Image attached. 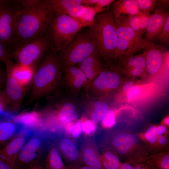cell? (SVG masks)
<instances>
[{
	"mask_svg": "<svg viewBox=\"0 0 169 169\" xmlns=\"http://www.w3.org/2000/svg\"><path fill=\"white\" fill-rule=\"evenodd\" d=\"M6 69L20 85L24 87L32 82L34 69L29 67L13 63L9 59L4 63Z\"/></svg>",
	"mask_w": 169,
	"mask_h": 169,
	"instance_id": "cell-20",
	"label": "cell"
},
{
	"mask_svg": "<svg viewBox=\"0 0 169 169\" xmlns=\"http://www.w3.org/2000/svg\"><path fill=\"white\" fill-rule=\"evenodd\" d=\"M146 50L141 54L128 57L120 58L115 60L109 69L119 72L126 69L140 67L146 69Z\"/></svg>",
	"mask_w": 169,
	"mask_h": 169,
	"instance_id": "cell-24",
	"label": "cell"
},
{
	"mask_svg": "<svg viewBox=\"0 0 169 169\" xmlns=\"http://www.w3.org/2000/svg\"><path fill=\"white\" fill-rule=\"evenodd\" d=\"M127 79L137 80L145 79L148 77L146 69L140 67H132L122 70L119 72Z\"/></svg>",
	"mask_w": 169,
	"mask_h": 169,
	"instance_id": "cell-34",
	"label": "cell"
},
{
	"mask_svg": "<svg viewBox=\"0 0 169 169\" xmlns=\"http://www.w3.org/2000/svg\"><path fill=\"white\" fill-rule=\"evenodd\" d=\"M158 39L166 45L169 43V17L166 21L163 30L160 35Z\"/></svg>",
	"mask_w": 169,
	"mask_h": 169,
	"instance_id": "cell-44",
	"label": "cell"
},
{
	"mask_svg": "<svg viewBox=\"0 0 169 169\" xmlns=\"http://www.w3.org/2000/svg\"><path fill=\"white\" fill-rule=\"evenodd\" d=\"M41 146L40 139L36 137L26 141L19 153L15 165H25L34 162L39 157Z\"/></svg>",
	"mask_w": 169,
	"mask_h": 169,
	"instance_id": "cell-19",
	"label": "cell"
},
{
	"mask_svg": "<svg viewBox=\"0 0 169 169\" xmlns=\"http://www.w3.org/2000/svg\"><path fill=\"white\" fill-rule=\"evenodd\" d=\"M17 130V126L13 121L0 122V143L12 140Z\"/></svg>",
	"mask_w": 169,
	"mask_h": 169,
	"instance_id": "cell-32",
	"label": "cell"
},
{
	"mask_svg": "<svg viewBox=\"0 0 169 169\" xmlns=\"http://www.w3.org/2000/svg\"><path fill=\"white\" fill-rule=\"evenodd\" d=\"M79 119L84 136H94L98 124L90 120L85 113H83Z\"/></svg>",
	"mask_w": 169,
	"mask_h": 169,
	"instance_id": "cell-36",
	"label": "cell"
},
{
	"mask_svg": "<svg viewBox=\"0 0 169 169\" xmlns=\"http://www.w3.org/2000/svg\"><path fill=\"white\" fill-rule=\"evenodd\" d=\"M26 142V138L23 136L13 138L3 150L0 151V158L7 162L12 169H15L18 156Z\"/></svg>",
	"mask_w": 169,
	"mask_h": 169,
	"instance_id": "cell-22",
	"label": "cell"
},
{
	"mask_svg": "<svg viewBox=\"0 0 169 169\" xmlns=\"http://www.w3.org/2000/svg\"><path fill=\"white\" fill-rule=\"evenodd\" d=\"M82 28L74 18L52 10L44 34L57 52L69 44Z\"/></svg>",
	"mask_w": 169,
	"mask_h": 169,
	"instance_id": "cell-4",
	"label": "cell"
},
{
	"mask_svg": "<svg viewBox=\"0 0 169 169\" xmlns=\"http://www.w3.org/2000/svg\"><path fill=\"white\" fill-rule=\"evenodd\" d=\"M52 11L45 0L33 8H18L14 16L13 34L9 45L44 34Z\"/></svg>",
	"mask_w": 169,
	"mask_h": 169,
	"instance_id": "cell-1",
	"label": "cell"
},
{
	"mask_svg": "<svg viewBox=\"0 0 169 169\" xmlns=\"http://www.w3.org/2000/svg\"><path fill=\"white\" fill-rule=\"evenodd\" d=\"M52 10L64 13L74 6L82 4V0H45Z\"/></svg>",
	"mask_w": 169,
	"mask_h": 169,
	"instance_id": "cell-31",
	"label": "cell"
},
{
	"mask_svg": "<svg viewBox=\"0 0 169 169\" xmlns=\"http://www.w3.org/2000/svg\"><path fill=\"white\" fill-rule=\"evenodd\" d=\"M28 169H43L41 167L36 165H32Z\"/></svg>",
	"mask_w": 169,
	"mask_h": 169,
	"instance_id": "cell-54",
	"label": "cell"
},
{
	"mask_svg": "<svg viewBox=\"0 0 169 169\" xmlns=\"http://www.w3.org/2000/svg\"><path fill=\"white\" fill-rule=\"evenodd\" d=\"M79 151L81 165L95 169H103L94 136H84Z\"/></svg>",
	"mask_w": 169,
	"mask_h": 169,
	"instance_id": "cell-15",
	"label": "cell"
},
{
	"mask_svg": "<svg viewBox=\"0 0 169 169\" xmlns=\"http://www.w3.org/2000/svg\"><path fill=\"white\" fill-rule=\"evenodd\" d=\"M61 84L73 97L76 96L82 89L85 91L87 84L86 76L83 71L74 66L61 69Z\"/></svg>",
	"mask_w": 169,
	"mask_h": 169,
	"instance_id": "cell-13",
	"label": "cell"
},
{
	"mask_svg": "<svg viewBox=\"0 0 169 169\" xmlns=\"http://www.w3.org/2000/svg\"><path fill=\"white\" fill-rule=\"evenodd\" d=\"M147 156L139 158L128 162L133 165L136 169H157Z\"/></svg>",
	"mask_w": 169,
	"mask_h": 169,
	"instance_id": "cell-38",
	"label": "cell"
},
{
	"mask_svg": "<svg viewBox=\"0 0 169 169\" xmlns=\"http://www.w3.org/2000/svg\"><path fill=\"white\" fill-rule=\"evenodd\" d=\"M64 126L67 134L72 138L79 137L83 132L81 122L78 119L66 123Z\"/></svg>",
	"mask_w": 169,
	"mask_h": 169,
	"instance_id": "cell-37",
	"label": "cell"
},
{
	"mask_svg": "<svg viewBox=\"0 0 169 169\" xmlns=\"http://www.w3.org/2000/svg\"><path fill=\"white\" fill-rule=\"evenodd\" d=\"M0 169H12L10 165L5 161L0 158Z\"/></svg>",
	"mask_w": 169,
	"mask_h": 169,
	"instance_id": "cell-51",
	"label": "cell"
},
{
	"mask_svg": "<svg viewBox=\"0 0 169 169\" xmlns=\"http://www.w3.org/2000/svg\"><path fill=\"white\" fill-rule=\"evenodd\" d=\"M44 121L48 124L55 122L64 125L72 120L78 119L76 106L72 102L64 101L58 104L54 110L42 111Z\"/></svg>",
	"mask_w": 169,
	"mask_h": 169,
	"instance_id": "cell-14",
	"label": "cell"
},
{
	"mask_svg": "<svg viewBox=\"0 0 169 169\" xmlns=\"http://www.w3.org/2000/svg\"><path fill=\"white\" fill-rule=\"evenodd\" d=\"M169 2V0H157L156 5L166 8L168 7Z\"/></svg>",
	"mask_w": 169,
	"mask_h": 169,
	"instance_id": "cell-50",
	"label": "cell"
},
{
	"mask_svg": "<svg viewBox=\"0 0 169 169\" xmlns=\"http://www.w3.org/2000/svg\"><path fill=\"white\" fill-rule=\"evenodd\" d=\"M138 14L139 16L141 33L143 35L147 28L151 15L149 12H144L141 10Z\"/></svg>",
	"mask_w": 169,
	"mask_h": 169,
	"instance_id": "cell-40",
	"label": "cell"
},
{
	"mask_svg": "<svg viewBox=\"0 0 169 169\" xmlns=\"http://www.w3.org/2000/svg\"><path fill=\"white\" fill-rule=\"evenodd\" d=\"M7 79V74L3 69L0 67V89L5 86Z\"/></svg>",
	"mask_w": 169,
	"mask_h": 169,
	"instance_id": "cell-47",
	"label": "cell"
},
{
	"mask_svg": "<svg viewBox=\"0 0 169 169\" xmlns=\"http://www.w3.org/2000/svg\"><path fill=\"white\" fill-rule=\"evenodd\" d=\"M147 157L157 169H169V151L149 155Z\"/></svg>",
	"mask_w": 169,
	"mask_h": 169,
	"instance_id": "cell-33",
	"label": "cell"
},
{
	"mask_svg": "<svg viewBox=\"0 0 169 169\" xmlns=\"http://www.w3.org/2000/svg\"><path fill=\"white\" fill-rule=\"evenodd\" d=\"M121 74L105 67L93 80L87 98L106 100L113 97L121 85L125 78Z\"/></svg>",
	"mask_w": 169,
	"mask_h": 169,
	"instance_id": "cell-10",
	"label": "cell"
},
{
	"mask_svg": "<svg viewBox=\"0 0 169 169\" xmlns=\"http://www.w3.org/2000/svg\"><path fill=\"white\" fill-rule=\"evenodd\" d=\"M114 1L113 0H98L97 3L95 5L94 8L98 13L105 10V9L103 8L104 7L106 6H108L109 7L110 5Z\"/></svg>",
	"mask_w": 169,
	"mask_h": 169,
	"instance_id": "cell-46",
	"label": "cell"
},
{
	"mask_svg": "<svg viewBox=\"0 0 169 169\" xmlns=\"http://www.w3.org/2000/svg\"><path fill=\"white\" fill-rule=\"evenodd\" d=\"M85 6L82 4L73 7L65 11L64 13L73 18L80 16L85 11Z\"/></svg>",
	"mask_w": 169,
	"mask_h": 169,
	"instance_id": "cell-42",
	"label": "cell"
},
{
	"mask_svg": "<svg viewBox=\"0 0 169 169\" xmlns=\"http://www.w3.org/2000/svg\"><path fill=\"white\" fill-rule=\"evenodd\" d=\"M103 169H120L122 162L116 152L112 150L104 148L100 154Z\"/></svg>",
	"mask_w": 169,
	"mask_h": 169,
	"instance_id": "cell-28",
	"label": "cell"
},
{
	"mask_svg": "<svg viewBox=\"0 0 169 169\" xmlns=\"http://www.w3.org/2000/svg\"><path fill=\"white\" fill-rule=\"evenodd\" d=\"M156 81L125 79L113 96L115 104H135L146 102L163 94L164 89Z\"/></svg>",
	"mask_w": 169,
	"mask_h": 169,
	"instance_id": "cell-6",
	"label": "cell"
},
{
	"mask_svg": "<svg viewBox=\"0 0 169 169\" xmlns=\"http://www.w3.org/2000/svg\"><path fill=\"white\" fill-rule=\"evenodd\" d=\"M89 27V32L100 54L109 67L113 61L118 39L111 11L107 10L97 13Z\"/></svg>",
	"mask_w": 169,
	"mask_h": 169,
	"instance_id": "cell-3",
	"label": "cell"
},
{
	"mask_svg": "<svg viewBox=\"0 0 169 169\" xmlns=\"http://www.w3.org/2000/svg\"><path fill=\"white\" fill-rule=\"evenodd\" d=\"M128 16L121 15L114 19L118 39L113 60L111 65L120 58L134 55L140 50L146 49L150 43L130 27L127 23Z\"/></svg>",
	"mask_w": 169,
	"mask_h": 169,
	"instance_id": "cell-8",
	"label": "cell"
},
{
	"mask_svg": "<svg viewBox=\"0 0 169 169\" xmlns=\"http://www.w3.org/2000/svg\"><path fill=\"white\" fill-rule=\"evenodd\" d=\"M17 0H0V41L8 48L12 39Z\"/></svg>",
	"mask_w": 169,
	"mask_h": 169,
	"instance_id": "cell-12",
	"label": "cell"
},
{
	"mask_svg": "<svg viewBox=\"0 0 169 169\" xmlns=\"http://www.w3.org/2000/svg\"><path fill=\"white\" fill-rule=\"evenodd\" d=\"M10 59L6 45L0 41V62L4 63Z\"/></svg>",
	"mask_w": 169,
	"mask_h": 169,
	"instance_id": "cell-45",
	"label": "cell"
},
{
	"mask_svg": "<svg viewBox=\"0 0 169 169\" xmlns=\"http://www.w3.org/2000/svg\"><path fill=\"white\" fill-rule=\"evenodd\" d=\"M120 169H136L135 166L128 161H125L121 163Z\"/></svg>",
	"mask_w": 169,
	"mask_h": 169,
	"instance_id": "cell-49",
	"label": "cell"
},
{
	"mask_svg": "<svg viewBox=\"0 0 169 169\" xmlns=\"http://www.w3.org/2000/svg\"><path fill=\"white\" fill-rule=\"evenodd\" d=\"M97 13L94 8L85 6L84 12L79 17L74 18L83 27L89 26L93 22Z\"/></svg>",
	"mask_w": 169,
	"mask_h": 169,
	"instance_id": "cell-35",
	"label": "cell"
},
{
	"mask_svg": "<svg viewBox=\"0 0 169 169\" xmlns=\"http://www.w3.org/2000/svg\"><path fill=\"white\" fill-rule=\"evenodd\" d=\"M46 169H67L57 148L51 147L48 152L45 163Z\"/></svg>",
	"mask_w": 169,
	"mask_h": 169,
	"instance_id": "cell-29",
	"label": "cell"
},
{
	"mask_svg": "<svg viewBox=\"0 0 169 169\" xmlns=\"http://www.w3.org/2000/svg\"><path fill=\"white\" fill-rule=\"evenodd\" d=\"M67 169H95L88 166L80 164H70L67 165Z\"/></svg>",
	"mask_w": 169,
	"mask_h": 169,
	"instance_id": "cell-48",
	"label": "cell"
},
{
	"mask_svg": "<svg viewBox=\"0 0 169 169\" xmlns=\"http://www.w3.org/2000/svg\"><path fill=\"white\" fill-rule=\"evenodd\" d=\"M9 100L5 90L0 89V111L3 112L9 109Z\"/></svg>",
	"mask_w": 169,
	"mask_h": 169,
	"instance_id": "cell-43",
	"label": "cell"
},
{
	"mask_svg": "<svg viewBox=\"0 0 169 169\" xmlns=\"http://www.w3.org/2000/svg\"><path fill=\"white\" fill-rule=\"evenodd\" d=\"M162 49L159 45L150 42L145 49L146 71L151 80L153 78H158L164 71H168L169 52H164Z\"/></svg>",
	"mask_w": 169,
	"mask_h": 169,
	"instance_id": "cell-11",
	"label": "cell"
},
{
	"mask_svg": "<svg viewBox=\"0 0 169 169\" xmlns=\"http://www.w3.org/2000/svg\"><path fill=\"white\" fill-rule=\"evenodd\" d=\"M103 148L115 151L120 158L125 161H131L150 154L144 142L137 133L126 131L111 132L103 140Z\"/></svg>",
	"mask_w": 169,
	"mask_h": 169,
	"instance_id": "cell-5",
	"label": "cell"
},
{
	"mask_svg": "<svg viewBox=\"0 0 169 169\" xmlns=\"http://www.w3.org/2000/svg\"><path fill=\"white\" fill-rule=\"evenodd\" d=\"M146 145L149 154L160 152L158 138L161 135L158 133L157 125H151L142 132L137 133Z\"/></svg>",
	"mask_w": 169,
	"mask_h": 169,
	"instance_id": "cell-25",
	"label": "cell"
},
{
	"mask_svg": "<svg viewBox=\"0 0 169 169\" xmlns=\"http://www.w3.org/2000/svg\"><path fill=\"white\" fill-rule=\"evenodd\" d=\"M140 10L144 12L154 11L156 0H137Z\"/></svg>",
	"mask_w": 169,
	"mask_h": 169,
	"instance_id": "cell-39",
	"label": "cell"
},
{
	"mask_svg": "<svg viewBox=\"0 0 169 169\" xmlns=\"http://www.w3.org/2000/svg\"><path fill=\"white\" fill-rule=\"evenodd\" d=\"M13 120L15 123L31 128L39 127L44 123L42 111L35 110L22 112L14 117Z\"/></svg>",
	"mask_w": 169,
	"mask_h": 169,
	"instance_id": "cell-27",
	"label": "cell"
},
{
	"mask_svg": "<svg viewBox=\"0 0 169 169\" xmlns=\"http://www.w3.org/2000/svg\"><path fill=\"white\" fill-rule=\"evenodd\" d=\"M127 23L130 27L135 32L138 34L143 36L141 32L138 14L133 16L129 15L127 19Z\"/></svg>",
	"mask_w": 169,
	"mask_h": 169,
	"instance_id": "cell-41",
	"label": "cell"
},
{
	"mask_svg": "<svg viewBox=\"0 0 169 169\" xmlns=\"http://www.w3.org/2000/svg\"><path fill=\"white\" fill-rule=\"evenodd\" d=\"M96 52L99 51L96 44L88 31L79 32L56 56L61 69L74 66Z\"/></svg>",
	"mask_w": 169,
	"mask_h": 169,
	"instance_id": "cell-9",
	"label": "cell"
},
{
	"mask_svg": "<svg viewBox=\"0 0 169 169\" xmlns=\"http://www.w3.org/2000/svg\"><path fill=\"white\" fill-rule=\"evenodd\" d=\"M61 71L56 52L50 49L34 69L28 104L56 92L61 84Z\"/></svg>",
	"mask_w": 169,
	"mask_h": 169,
	"instance_id": "cell-2",
	"label": "cell"
},
{
	"mask_svg": "<svg viewBox=\"0 0 169 169\" xmlns=\"http://www.w3.org/2000/svg\"><path fill=\"white\" fill-rule=\"evenodd\" d=\"M126 107H120L110 106L107 113L101 121V127L105 129L112 128L117 123V120L120 112Z\"/></svg>",
	"mask_w": 169,
	"mask_h": 169,
	"instance_id": "cell-30",
	"label": "cell"
},
{
	"mask_svg": "<svg viewBox=\"0 0 169 169\" xmlns=\"http://www.w3.org/2000/svg\"><path fill=\"white\" fill-rule=\"evenodd\" d=\"M6 73L5 91L9 100V110L12 112H16L21 107L26 89L16 81L8 70L6 69Z\"/></svg>",
	"mask_w": 169,
	"mask_h": 169,
	"instance_id": "cell-18",
	"label": "cell"
},
{
	"mask_svg": "<svg viewBox=\"0 0 169 169\" xmlns=\"http://www.w3.org/2000/svg\"><path fill=\"white\" fill-rule=\"evenodd\" d=\"M160 124L169 128V115H167L161 120Z\"/></svg>",
	"mask_w": 169,
	"mask_h": 169,
	"instance_id": "cell-52",
	"label": "cell"
},
{
	"mask_svg": "<svg viewBox=\"0 0 169 169\" xmlns=\"http://www.w3.org/2000/svg\"><path fill=\"white\" fill-rule=\"evenodd\" d=\"M78 67L84 73L87 84L84 91L87 98L91 82L105 67L98 52L94 53L78 64Z\"/></svg>",
	"mask_w": 169,
	"mask_h": 169,
	"instance_id": "cell-17",
	"label": "cell"
},
{
	"mask_svg": "<svg viewBox=\"0 0 169 169\" xmlns=\"http://www.w3.org/2000/svg\"><path fill=\"white\" fill-rule=\"evenodd\" d=\"M98 0H82V3L89 5H95Z\"/></svg>",
	"mask_w": 169,
	"mask_h": 169,
	"instance_id": "cell-53",
	"label": "cell"
},
{
	"mask_svg": "<svg viewBox=\"0 0 169 169\" xmlns=\"http://www.w3.org/2000/svg\"><path fill=\"white\" fill-rule=\"evenodd\" d=\"M51 49L49 41L44 34L11 44L8 47L11 59H14L18 64L34 69Z\"/></svg>",
	"mask_w": 169,
	"mask_h": 169,
	"instance_id": "cell-7",
	"label": "cell"
},
{
	"mask_svg": "<svg viewBox=\"0 0 169 169\" xmlns=\"http://www.w3.org/2000/svg\"><path fill=\"white\" fill-rule=\"evenodd\" d=\"M166 8L157 6L151 16L144 39L153 42L158 39L162 32L166 20L169 17Z\"/></svg>",
	"mask_w": 169,
	"mask_h": 169,
	"instance_id": "cell-16",
	"label": "cell"
},
{
	"mask_svg": "<svg viewBox=\"0 0 169 169\" xmlns=\"http://www.w3.org/2000/svg\"><path fill=\"white\" fill-rule=\"evenodd\" d=\"M57 147V148L61 156L67 163V165H81L79 151L72 140L69 138H63L59 141Z\"/></svg>",
	"mask_w": 169,
	"mask_h": 169,
	"instance_id": "cell-23",
	"label": "cell"
},
{
	"mask_svg": "<svg viewBox=\"0 0 169 169\" xmlns=\"http://www.w3.org/2000/svg\"><path fill=\"white\" fill-rule=\"evenodd\" d=\"M111 12L114 19L121 15L133 16L140 11L136 0H120L112 3Z\"/></svg>",
	"mask_w": 169,
	"mask_h": 169,
	"instance_id": "cell-26",
	"label": "cell"
},
{
	"mask_svg": "<svg viewBox=\"0 0 169 169\" xmlns=\"http://www.w3.org/2000/svg\"><path fill=\"white\" fill-rule=\"evenodd\" d=\"M85 105V113L94 122L98 124L104 116L110 106L107 100L88 98Z\"/></svg>",
	"mask_w": 169,
	"mask_h": 169,
	"instance_id": "cell-21",
	"label": "cell"
}]
</instances>
